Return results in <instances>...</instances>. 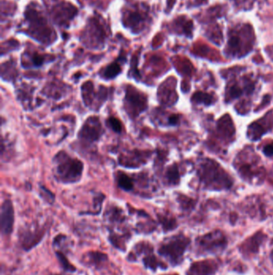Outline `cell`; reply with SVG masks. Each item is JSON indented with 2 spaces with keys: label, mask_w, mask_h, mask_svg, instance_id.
<instances>
[{
  "label": "cell",
  "mask_w": 273,
  "mask_h": 275,
  "mask_svg": "<svg viewBox=\"0 0 273 275\" xmlns=\"http://www.w3.org/2000/svg\"><path fill=\"white\" fill-rule=\"evenodd\" d=\"M56 173L59 179L65 183H74L82 176L83 165L80 160L72 159L65 152L56 155Z\"/></svg>",
  "instance_id": "1"
},
{
  "label": "cell",
  "mask_w": 273,
  "mask_h": 275,
  "mask_svg": "<svg viewBox=\"0 0 273 275\" xmlns=\"http://www.w3.org/2000/svg\"><path fill=\"white\" fill-rule=\"evenodd\" d=\"M190 239L183 235L172 236L170 239L162 244L159 253L166 258L173 266L180 264L183 254L187 246L190 245Z\"/></svg>",
  "instance_id": "2"
},
{
  "label": "cell",
  "mask_w": 273,
  "mask_h": 275,
  "mask_svg": "<svg viewBox=\"0 0 273 275\" xmlns=\"http://www.w3.org/2000/svg\"><path fill=\"white\" fill-rule=\"evenodd\" d=\"M197 242L201 251L210 253H217L223 250L227 244V239L220 231L207 233L201 236Z\"/></svg>",
  "instance_id": "3"
},
{
  "label": "cell",
  "mask_w": 273,
  "mask_h": 275,
  "mask_svg": "<svg viewBox=\"0 0 273 275\" xmlns=\"http://www.w3.org/2000/svg\"><path fill=\"white\" fill-rule=\"evenodd\" d=\"M125 103L129 114L135 117L138 116L148 107L147 98L145 95L133 89H129L127 91Z\"/></svg>",
  "instance_id": "4"
},
{
  "label": "cell",
  "mask_w": 273,
  "mask_h": 275,
  "mask_svg": "<svg viewBox=\"0 0 273 275\" xmlns=\"http://www.w3.org/2000/svg\"><path fill=\"white\" fill-rule=\"evenodd\" d=\"M103 134V129L99 119L96 117L88 118L79 132V138L88 142H93L99 140Z\"/></svg>",
  "instance_id": "5"
},
{
  "label": "cell",
  "mask_w": 273,
  "mask_h": 275,
  "mask_svg": "<svg viewBox=\"0 0 273 275\" xmlns=\"http://www.w3.org/2000/svg\"><path fill=\"white\" fill-rule=\"evenodd\" d=\"M15 223L13 205L10 199H6L1 207V231L6 236L11 234Z\"/></svg>",
  "instance_id": "6"
},
{
  "label": "cell",
  "mask_w": 273,
  "mask_h": 275,
  "mask_svg": "<svg viewBox=\"0 0 273 275\" xmlns=\"http://www.w3.org/2000/svg\"><path fill=\"white\" fill-rule=\"evenodd\" d=\"M267 236L261 233L251 236L250 239L243 242L240 246V251L242 253L245 258H250L253 255L257 254L260 250V246L264 243Z\"/></svg>",
  "instance_id": "7"
},
{
  "label": "cell",
  "mask_w": 273,
  "mask_h": 275,
  "mask_svg": "<svg viewBox=\"0 0 273 275\" xmlns=\"http://www.w3.org/2000/svg\"><path fill=\"white\" fill-rule=\"evenodd\" d=\"M218 270V265L213 260L194 262L187 270V275H214Z\"/></svg>",
  "instance_id": "8"
},
{
  "label": "cell",
  "mask_w": 273,
  "mask_h": 275,
  "mask_svg": "<svg viewBox=\"0 0 273 275\" xmlns=\"http://www.w3.org/2000/svg\"><path fill=\"white\" fill-rule=\"evenodd\" d=\"M44 229L36 230H24L20 234V243L24 250L29 251L30 249L36 246L42 241L44 236Z\"/></svg>",
  "instance_id": "9"
},
{
  "label": "cell",
  "mask_w": 273,
  "mask_h": 275,
  "mask_svg": "<svg viewBox=\"0 0 273 275\" xmlns=\"http://www.w3.org/2000/svg\"><path fill=\"white\" fill-rule=\"evenodd\" d=\"M87 259H88V262L90 264V266H94L97 269L102 267L105 262L109 260L108 255L98 251L89 252L87 256Z\"/></svg>",
  "instance_id": "10"
},
{
  "label": "cell",
  "mask_w": 273,
  "mask_h": 275,
  "mask_svg": "<svg viewBox=\"0 0 273 275\" xmlns=\"http://www.w3.org/2000/svg\"><path fill=\"white\" fill-rule=\"evenodd\" d=\"M143 262L145 267L149 268L150 270H154V271H156L158 267L163 268V269L167 267L163 264V262L158 260L157 258L155 255H152V252L148 253V255L143 258Z\"/></svg>",
  "instance_id": "11"
},
{
  "label": "cell",
  "mask_w": 273,
  "mask_h": 275,
  "mask_svg": "<svg viewBox=\"0 0 273 275\" xmlns=\"http://www.w3.org/2000/svg\"><path fill=\"white\" fill-rule=\"evenodd\" d=\"M121 72V68L119 66V64L112 63L107 67L103 71L102 77L105 79H113L116 78Z\"/></svg>",
  "instance_id": "12"
},
{
  "label": "cell",
  "mask_w": 273,
  "mask_h": 275,
  "mask_svg": "<svg viewBox=\"0 0 273 275\" xmlns=\"http://www.w3.org/2000/svg\"><path fill=\"white\" fill-rule=\"evenodd\" d=\"M118 185L124 191H131L133 189L132 179L124 173H120L118 176Z\"/></svg>",
  "instance_id": "13"
},
{
  "label": "cell",
  "mask_w": 273,
  "mask_h": 275,
  "mask_svg": "<svg viewBox=\"0 0 273 275\" xmlns=\"http://www.w3.org/2000/svg\"><path fill=\"white\" fill-rule=\"evenodd\" d=\"M109 241H110L111 243L113 245L116 249L121 250V251L124 252L126 250V239L125 237L122 236H119L116 233H112V234L109 236Z\"/></svg>",
  "instance_id": "14"
},
{
  "label": "cell",
  "mask_w": 273,
  "mask_h": 275,
  "mask_svg": "<svg viewBox=\"0 0 273 275\" xmlns=\"http://www.w3.org/2000/svg\"><path fill=\"white\" fill-rule=\"evenodd\" d=\"M158 217H159V220H160V222L161 223L163 230L165 232L173 230V229H174L177 226L174 218L169 217L167 216H162V215H160V216L159 215Z\"/></svg>",
  "instance_id": "15"
},
{
  "label": "cell",
  "mask_w": 273,
  "mask_h": 275,
  "mask_svg": "<svg viewBox=\"0 0 273 275\" xmlns=\"http://www.w3.org/2000/svg\"><path fill=\"white\" fill-rule=\"evenodd\" d=\"M193 102H196V103H202L204 105H211L213 102V98L211 95L208 94H205V93L198 92L196 93L193 97Z\"/></svg>",
  "instance_id": "16"
},
{
  "label": "cell",
  "mask_w": 273,
  "mask_h": 275,
  "mask_svg": "<svg viewBox=\"0 0 273 275\" xmlns=\"http://www.w3.org/2000/svg\"><path fill=\"white\" fill-rule=\"evenodd\" d=\"M56 253L57 259H58V260H59L61 266H62V269H64L65 271H76V269H75V266L70 263L69 261L68 260V259H67L66 256H65L64 253H61V252L59 251L56 252V253Z\"/></svg>",
  "instance_id": "17"
},
{
  "label": "cell",
  "mask_w": 273,
  "mask_h": 275,
  "mask_svg": "<svg viewBox=\"0 0 273 275\" xmlns=\"http://www.w3.org/2000/svg\"><path fill=\"white\" fill-rule=\"evenodd\" d=\"M107 123L110 126L111 129L116 132V133H121L122 131V123L118 118H114V117H110L107 121Z\"/></svg>",
  "instance_id": "18"
},
{
  "label": "cell",
  "mask_w": 273,
  "mask_h": 275,
  "mask_svg": "<svg viewBox=\"0 0 273 275\" xmlns=\"http://www.w3.org/2000/svg\"><path fill=\"white\" fill-rule=\"evenodd\" d=\"M167 179H169L171 183H177L179 180V172H178L177 168L176 166H173L172 168H169L167 171Z\"/></svg>",
  "instance_id": "19"
},
{
  "label": "cell",
  "mask_w": 273,
  "mask_h": 275,
  "mask_svg": "<svg viewBox=\"0 0 273 275\" xmlns=\"http://www.w3.org/2000/svg\"><path fill=\"white\" fill-rule=\"evenodd\" d=\"M32 61H33L34 65H35V66H41L43 63H44V58L41 57V56L34 55Z\"/></svg>",
  "instance_id": "20"
},
{
  "label": "cell",
  "mask_w": 273,
  "mask_h": 275,
  "mask_svg": "<svg viewBox=\"0 0 273 275\" xmlns=\"http://www.w3.org/2000/svg\"><path fill=\"white\" fill-rule=\"evenodd\" d=\"M264 155H267L268 157L272 156L273 155V143L271 144L266 145L264 148Z\"/></svg>",
  "instance_id": "21"
},
{
  "label": "cell",
  "mask_w": 273,
  "mask_h": 275,
  "mask_svg": "<svg viewBox=\"0 0 273 275\" xmlns=\"http://www.w3.org/2000/svg\"><path fill=\"white\" fill-rule=\"evenodd\" d=\"M231 95L234 98H237V97L241 95V90L239 88H237V87H233L231 90Z\"/></svg>",
  "instance_id": "22"
},
{
  "label": "cell",
  "mask_w": 273,
  "mask_h": 275,
  "mask_svg": "<svg viewBox=\"0 0 273 275\" xmlns=\"http://www.w3.org/2000/svg\"><path fill=\"white\" fill-rule=\"evenodd\" d=\"M179 122V117L177 115H173L169 118V123L171 125H176Z\"/></svg>",
  "instance_id": "23"
},
{
  "label": "cell",
  "mask_w": 273,
  "mask_h": 275,
  "mask_svg": "<svg viewBox=\"0 0 273 275\" xmlns=\"http://www.w3.org/2000/svg\"><path fill=\"white\" fill-rule=\"evenodd\" d=\"M271 261H272V262H273V250L272 251H271Z\"/></svg>",
  "instance_id": "24"
}]
</instances>
